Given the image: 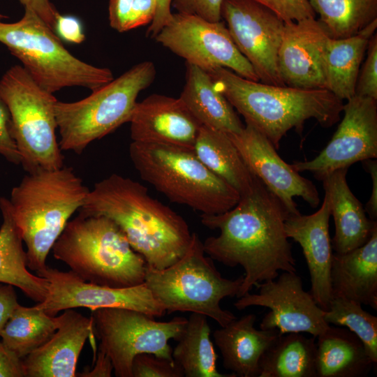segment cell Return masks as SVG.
<instances>
[{"instance_id":"cell-17","label":"cell","mask_w":377,"mask_h":377,"mask_svg":"<svg viewBox=\"0 0 377 377\" xmlns=\"http://www.w3.org/2000/svg\"><path fill=\"white\" fill-rule=\"evenodd\" d=\"M228 135L251 173L282 202L290 214L300 213L294 197L302 198L313 208L319 205V193L313 182L286 163L259 131L246 124L239 133Z\"/></svg>"},{"instance_id":"cell-30","label":"cell","mask_w":377,"mask_h":377,"mask_svg":"<svg viewBox=\"0 0 377 377\" xmlns=\"http://www.w3.org/2000/svg\"><path fill=\"white\" fill-rule=\"evenodd\" d=\"M210 332L207 317L191 313L172 350L174 362L186 377H235L217 370L218 355Z\"/></svg>"},{"instance_id":"cell-1","label":"cell","mask_w":377,"mask_h":377,"mask_svg":"<svg viewBox=\"0 0 377 377\" xmlns=\"http://www.w3.org/2000/svg\"><path fill=\"white\" fill-rule=\"evenodd\" d=\"M289 214L282 202L255 176L250 188L240 195L232 209L200 215L203 226L220 231L218 236L202 242L205 254L226 266L240 265L244 270L238 298L258 283L276 279L280 270L296 272V261L284 230Z\"/></svg>"},{"instance_id":"cell-44","label":"cell","mask_w":377,"mask_h":377,"mask_svg":"<svg viewBox=\"0 0 377 377\" xmlns=\"http://www.w3.org/2000/svg\"><path fill=\"white\" fill-rule=\"evenodd\" d=\"M18 304L14 286L0 283V334L13 310Z\"/></svg>"},{"instance_id":"cell-10","label":"cell","mask_w":377,"mask_h":377,"mask_svg":"<svg viewBox=\"0 0 377 377\" xmlns=\"http://www.w3.org/2000/svg\"><path fill=\"white\" fill-rule=\"evenodd\" d=\"M0 99L10 114V133L27 172L63 167L57 140V98L40 87L20 65L0 79Z\"/></svg>"},{"instance_id":"cell-5","label":"cell","mask_w":377,"mask_h":377,"mask_svg":"<svg viewBox=\"0 0 377 377\" xmlns=\"http://www.w3.org/2000/svg\"><path fill=\"white\" fill-rule=\"evenodd\" d=\"M52 251L85 281L114 288L145 283V260L105 216L79 213L67 223Z\"/></svg>"},{"instance_id":"cell-35","label":"cell","mask_w":377,"mask_h":377,"mask_svg":"<svg viewBox=\"0 0 377 377\" xmlns=\"http://www.w3.org/2000/svg\"><path fill=\"white\" fill-rule=\"evenodd\" d=\"M133 377H183L182 369L174 362L153 354L137 355L132 362Z\"/></svg>"},{"instance_id":"cell-34","label":"cell","mask_w":377,"mask_h":377,"mask_svg":"<svg viewBox=\"0 0 377 377\" xmlns=\"http://www.w3.org/2000/svg\"><path fill=\"white\" fill-rule=\"evenodd\" d=\"M325 321L346 327L362 342L370 359L377 363V317L364 310L362 304L343 298L333 297L329 309L323 312Z\"/></svg>"},{"instance_id":"cell-7","label":"cell","mask_w":377,"mask_h":377,"mask_svg":"<svg viewBox=\"0 0 377 377\" xmlns=\"http://www.w3.org/2000/svg\"><path fill=\"white\" fill-rule=\"evenodd\" d=\"M0 43L20 61L40 87L52 94L71 87L93 91L114 79L109 68L93 66L73 56L55 31L29 8H24L17 22L0 21Z\"/></svg>"},{"instance_id":"cell-11","label":"cell","mask_w":377,"mask_h":377,"mask_svg":"<svg viewBox=\"0 0 377 377\" xmlns=\"http://www.w3.org/2000/svg\"><path fill=\"white\" fill-rule=\"evenodd\" d=\"M93 333L99 350L110 359L117 377H133L132 362L138 354L149 353L173 360L170 339L177 340L187 322L184 317L157 321L154 317L125 308L91 311Z\"/></svg>"},{"instance_id":"cell-49","label":"cell","mask_w":377,"mask_h":377,"mask_svg":"<svg viewBox=\"0 0 377 377\" xmlns=\"http://www.w3.org/2000/svg\"><path fill=\"white\" fill-rule=\"evenodd\" d=\"M6 18H8L7 16L0 13V21H1L2 20L6 19Z\"/></svg>"},{"instance_id":"cell-15","label":"cell","mask_w":377,"mask_h":377,"mask_svg":"<svg viewBox=\"0 0 377 377\" xmlns=\"http://www.w3.org/2000/svg\"><path fill=\"white\" fill-rule=\"evenodd\" d=\"M258 294H245L234 303L238 310L258 306L270 309L261 320L260 329L276 330L281 334L306 332L318 337L330 326L323 318L324 311L303 288L296 272H283L274 279L256 286Z\"/></svg>"},{"instance_id":"cell-31","label":"cell","mask_w":377,"mask_h":377,"mask_svg":"<svg viewBox=\"0 0 377 377\" xmlns=\"http://www.w3.org/2000/svg\"><path fill=\"white\" fill-rule=\"evenodd\" d=\"M316 353L314 338L280 334L263 353L258 377H316Z\"/></svg>"},{"instance_id":"cell-22","label":"cell","mask_w":377,"mask_h":377,"mask_svg":"<svg viewBox=\"0 0 377 377\" xmlns=\"http://www.w3.org/2000/svg\"><path fill=\"white\" fill-rule=\"evenodd\" d=\"M347 171L348 168L334 170L320 180L334 222L332 249L339 254L364 244L377 227L376 221L367 216L362 205L350 191Z\"/></svg>"},{"instance_id":"cell-25","label":"cell","mask_w":377,"mask_h":377,"mask_svg":"<svg viewBox=\"0 0 377 377\" xmlns=\"http://www.w3.org/2000/svg\"><path fill=\"white\" fill-rule=\"evenodd\" d=\"M179 98L202 126L227 134L238 133L244 127L209 74L194 65L186 64V82Z\"/></svg>"},{"instance_id":"cell-43","label":"cell","mask_w":377,"mask_h":377,"mask_svg":"<svg viewBox=\"0 0 377 377\" xmlns=\"http://www.w3.org/2000/svg\"><path fill=\"white\" fill-rule=\"evenodd\" d=\"M22 359L8 349L0 339V377H24Z\"/></svg>"},{"instance_id":"cell-32","label":"cell","mask_w":377,"mask_h":377,"mask_svg":"<svg viewBox=\"0 0 377 377\" xmlns=\"http://www.w3.org/2000/svg\"><path fill=\"white\" fill-rule=\"evenodd\" d=\"M57 318L36 306L15 307L1 332L3 344L24 359L45 343L56 332Z\"/></svg>"},{"instance_id":"cell-4","label":"cell","mask_w":377,"mask_h":377,"mask_svg":"<svg viewBox=\"0 0 377 377\" xmlns=\"http://www.w3.org/2000/svg\"><path fill=\"white\" fill-rule=\"evenodd\" d=\"M89 191L73 168L65 165L27 172L12 188L11 213L27 246L29 269L37 272L47 267L54 244Z\"/></svg>"},{"instance_id":"cell-46","label":"cell","mask_w":377,"mask_h":377,"mask_svg":"<svg viewBox=\"0 0 377 377\" xmlns=\"http://www.w3.org/2000/svg\"><path fill=\"white\" fill-rule=\"evenodd\" d=\"M157 8L156 15L147 30L146 36L154 38L157 34L171 20V6L172 0H156Z\"/></svg>"},{"instance_id":"cell-29","label":"cell","mask_w":377,"mask_h":377,"mask_svg":"<svg viewBox=\"0 0 377 377\" xmlns=\"http://www.w3.org/2000/svg\"><path fill=\"white\" fill-rule=\"evenodd\" d=\"M194 151L205 166L239 195L250 188L255 175L247 168L227 133L202 125Z\"/></svg>"},{"instance_id":"cell-42","label":"cell","mask_w":377,"mask_h":377,"mask_svg":"<svg viewBox=\"0 0 377 377\" xmlns=\"http://www.w3.org/2000/svg\"><path fill=\"white\" fill-rule=\"evenodd\" d=\"M156 0H133L128 31L151 24L156 15Z\"/></svg>"},{"instance_id":"cell-21","label":"cell","mask_w":377,"mask_h":377,"mask_svg":"<svg viewBox=\"0 0 377 377\" xmlns=\"http://www.w3.org/2000/svg\"><path fill=\"white\" fill-rule=\"evenodd\" d=\"M58 327L43 345L24 357L25 377H75L78 358L93 333L92 321L73 309L57 316Z\"/></svg>"},{"instance_id":"cell-26","label":"cell","mask_w":377,"mask_h":377,"mask_svg":"<svg viewBox=\"0 0 377 377\" xmlns=\"http://www.w3.org/2000/svg\"><path fill=\"white\" fill-rule=\"evenodd\" d=\"M317 337L316 377H364L374 366L362 342L348 329L330 325Z\"/></svg>"},{"instance_id":"cell-3","label":"cell","mask_w":377,"mask_h":377,"mask_svg":"<svg viewBox=\"0 0 377 377\" xmlns=\"http://www.w3.org/2000/svg\"><path fill=\"white\" fill-rule=\"evenodd\" d=\"M217 90L277 150L287 132L302 133L305 121L315 119L323 127L340 119L343 101L327 89L274 86L246 79L226 68L207 72Z\"/></svg>"},{"instance_id":"cell-24","label":"cell","mask_w":377,"mask_h":377,"mask_svg":"<svg viewBox=\"0 0 377 377\" xmlns=\"http://www.w3.org/2000/svg\"><path fill=\"white\" fill-rule=\"evenodd\" d=\"M330 281L332 297L377 309V227L364 244L345 253H333Z\"/></svg>"},{"instance_id":"cell-8","label":"cell","mask_w":377,"mask_h":377,"mask_svg":"<svg viewBox=\"0 0 377 377\" xmlns=\"http://www.w3.org/2000/svg\"><path fill=\"white\" fill-rule=\"evenodd\" d=\"M244 275L236 279L222 276L203 243L192 232L190 244L175 263L164 269L146 266L145 283L166 313H201L223 327L237 317L223 309L221 301L237 296Z\"/></svg>"},{"instance_id":"cell-33","label":"cell","mask_w":377,"mask_h":377,"mask_svg":"<svg viewBox=\"0 0 377 377\" xmlns=\"http://www.w3.org/2000/svg\"><path fill=\"white\" fill-rule=\"evenodd\" d=\"M330 37L345 38L359 34L377 20V0H309Z\"/></svg>"},{"instance_id":"cell-9","label":"cell","mask_w":377,"mask_h":377,"mask_svg":"<svg viewBox=\"0 0 377 377\" xmlns=\"http://www.w3.org/2000/svg\"><path fill=\"white\" fill-rule=\"evenodd\" d=\"M156 68L146 61L75 102L55 104L61 150L80 154L93 141L129 122L136 99L156 77Z\"/></svg>"},{"instance_id":"cell-18","label":"cell","mask_w":377,"mask_h":377,"mask_svg":"<svg viewBox=\"0 0 377 377\" xmlns=\"http://www.w3.org/2000/svg\"><path fill=\"white\" fill-rule=\"evenodd\" d=\"M330 36L315 18L284 23L278 68L286 86L326 89Z\"/></svg>"},{"instance_id":"cell-13","label":"cell","mask_w":377,"mask_h":377,"mask_svg":"<svg viewBox=\"0 0 377 377\" xmlns=\"http://www.w3.org/2000/svg\"><path fill=\"white\" fill-rule=\"evenodd\" d=\"M221 18L240 53L261 82L286 86L278 68L284 22L255 0H223Z\"/></svg>"},{"instance_id":"cell-20","label":"cell","mask_w":377,"mask_h":377,"mask_svg":"<svg viewBox=\"0 0 377 377\" xmlns=\"http://www.w3.org/2000/svg\"><path fill=\"white\" fill-rule=\"evenodd\" d=\"M331 216L324 195L319 209L310 215L289 214L284 222L288 238L302 247L311 278L310 293L318 306L327 311L332 300L330 271L333 257L329 233Z\"/></svg>"},{"instance_id":"cell-2","label":"cell","mask_w":377,"mask_h":377,"mask_svg":"<svg viewBox=\"0 0 377 377\" xmlns=\"http://www.w3.org/2000/svg\"><path fill=\"white\" fill-rule=\"evenodd\" d=\"M78 211L112 220L152 268L164 269L175 263L191 239L182 216L149 195L142 184L118 174L96 183Z\"/></svg>"},{"instance_id":"cell-38","label":"cell","mask_w":377,"mask_h":377,"mask_svg":"<svg viewBox=\"0 0 377 377\" xmlns=\"http://www.w3.org/2000/svg\"><path fill=\"white\" fill-rule=\"evenodd\" d=\"M223 0H172V6L177 13L193 15L210 22L221 20Z\"/></svg>"},{"instance_id":"cell-37","label":"cell","mask_w":377,"mask_h":377,"mask_svg":"<svg viewBox=\"0 0 377 377\" xmlns=\"http://www.w3.org/2000/svg\"><path fill=\"white\" fill-rule=\"evenodd\" d=\"M276 14L284 23L315 18L309 0H255Z\"/></svg>"},{"instance_id":"cell-41","label":"cell","mask_w":377,"mask_h":377,"mask_svg":"<svg viewBox=\"0 0 377 377\" xmlns=\"http://www.w3.org/2000/svg\"><path fill=\"white\" fill-rule=\"evenodd\" d=\"M133 0H110L108 13L110 27L119 32L128 31Z\"/></svg>"},{"instance_id":"cell-45","label":"cell","mask_w":377,"mask_h":377,"mask_svg":"<svg viewBox=\"0 0 377 377\" xmlns=\"http://www.w3.org/2000/svg\"><path fill=\"white\" fill-rule=\"evenodd\" d=\"M18 1L24 8H29L34 11L52 29L54 30L56 18L59 13L49 0Z\"/></svg>"},{"instance_id":"cell-28","label":"cell","mask_w":377,"mask_h":377,"mask_svg":"<svg viewBox=\"0 0 377 377\" xmlns=\"http://www.w3.org/2000/svg\"><path fill=\"white\" fill-rule=\"evenodd\" d=\"M376 27L377 20L355 36L330 38L326 56V89L342 101L355 95L360 65Z\"/></svg>"},{"instance_id":"cell-47","label":"cell","mask_w":377,"mask_h":377,"mask_svg":"<svg viewBox=\"0 0 377 377\" xmlns=\"http://www.w3.org/2000/svg\"><path fill=\"white\" fill-rule=\"evenodd\" d=\"M365 170L370 174L372 180L371 195L366 204L365 212L369 219L376 221L377 218V161L376 158H369L362 161Z\"/></svg>"},{"instance_id":"cell-14","label":"cell","mask_w":377,"mask_h":377,"mask_svg":"<svg viewBox=\"0 0 377 377\" xmlns=\"http://www.w3.org/2000/svg\"><path fill=\"white\" fill-rule=\"evenodd\" d=\"M48 282L45 299L35 305L50 316L61 311L84 307L91 311L101 308H125L153 317H162L166 311L153 297L144 283L114 288L85 281L72 271L62 272L47 267L36 272Z\"/></svg>"},{"instance_id":"cell-39","label":"cell","mask_w":377,"mask_h":377,"mask_svg":"<svg viewBox=\"0 0 377 377\" xmlns=\"http://www.w3.org/2000/svg\"><path fill=\"white\" fill-rule=\"evenodd\" d=\"M0 155L13 164H20L21 157L10 133V114L0 99Z\"/></svg>"},{"instance_id":"cell-23","label":"cell","mask_w":377,"mask_h":377,"mask_svg":"<svg viewBox=\"0 0 377 377\" xmlns=\"http://www.w3.org/2000/svg\"><path fill=\"white\" fill-rule=\"evenodd\" d=\"M256 320V315L246 314L213 333L223 367L235 376L258 377L263 353L281 334L276 330H257Z\"/></svg>"},{"instance_id":"cell-16","label":"cell","mask_w":377,"mask_h":377,"mask_svg":"<svg viewBox=\"0 0 377 377\" xmlns=\"http://www.w3.org/2000/svg\"><path fill=\"white\" fill-rule=\"evenodd\" d=\"M343 117L330 141L313 159L292 164L318 180L352 164L377 157V100L355 95L343 106Z\"/></svg>"},{"instance_id":"cell-36","label":"cell","mask_w":377,"mask_h":377,"mask_svg":"<svg viewBox=\"0 0 377 377\" xmlns=\"http://www.w3.org/2000/svg\"><path fill=\"white\" fill-rule=\"evenodd\" d=\"M367 58L359 72L355 87V95L377 100V35L369 39Z\"/></svg>"},{"instance_id":"cell-6","label":"cell","mask_w":377,"mask_h":377,"mask_svg":"<svg viewBox=\"0 0 377 377\" xmlns=\"http://www.w3.org/2000/svg\"><path fill=\"white\" fill-rule=\"evenodd\" d=\"M129 156L142 179L171 202L201 214L226 212L239 200V193L205 166L193 149L132 141Z\"/></svg>"},{"instance_id":"cell-19","label":"cell","mask_w":377,"mask_h":377,"mask_svg":"<svg viewBox=\"0 0 377 377\" xmlns=\"http://www.w3.org/2000/svg\"><path fill=\"white\" fill-rule=\"evenodd\" d=\"M129 123L133 142L193 150L202 126L179 97L155 94L136 103Z\"/></svg>"},{"instance_id":"cell-12","label":"cell","mask_w":377,"mask_h":377,"mask_svg":"<svg viewBox=\"0 0 377 377\" xmlns=\"http://www.w3.org/2000/svg\"><path fill=\"white\" fill-rule=\"evenodd\" d=\"M154 38L184 59L186 64L207 72L222 67L246 79L260 82L221 20L210 22L193 15L172 13L170 22Z\"/></svg>"},{"instance_id":"cell-27","label":"cell","mask_w":377,"mask_h":377,"mask_svg":"<svg viewBox=\"0 0 377 377\" xmlns=\"http://www.w3.org/2000/svg\"><path fill=\"white\" fill-rule=\"evenodd\" d=\"M0 283L15 286L29 298L41 302L47 295L48 282L27 269L26 251L12 216L9 199L0 197Z\"/></svg>"},{"instance_id":"cell-48","label":"cell","mask_w":377,"mask_h":377,"mask_svg":"<svg viewBox=\"0 0 377 377\" xmlns=\"http://www.w3.org/2000/svg\"><path fill=\"white\" fill-rule=\"evenodd\" d=\"M113 371V366L110 357L102 350L98 349L97 358L94 367L88 370L84 369L80 373L79 376L96 377L103 376L110 377Z\"/></svg>"},{"instance_id":"cell-40","label":"cell","mask_w":377,"mask_h":377,"mask_svg":"<svg viewBox=\"0 0 377 377\" xmlns=\"http://www.w3.org/2000/svg\"><path fill=\"white\" fill-rule=\"evenodd\" d=\"M54 30L56 31L60 39L71 43L79 44L85 38L81 22L73 15L59 13L56 18Z\"/></svg>"}]
</instances>
